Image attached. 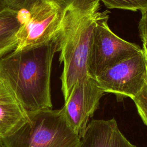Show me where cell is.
Listing matches in <instances>:
<instances>
[{"label": "cell", "mask_w": 147, "mask_h": 147, "mask_svg": "<svg viewBox=\"0 0 147 147\" xmlns=\"http://www.w3.org/2000/svg\"><path fill=\"white\" fill-rule=\"evenodd\" d=\"M28 112L0 82V140L14 133L28 119Z\"/></svg>", "instance_id": "cell-9"}, {"label": "cell", "mask_w": 147, "mask_h": 147, "mask_svg": "<svg viewBox=\"0 0 147 147\" xmlns=\"http://www.w3.org/2000/svg\"><path fill=\"white\" fill-rule=\"evenodd\" d=\"M104 94L95 79L88 76L74 84L70 95L65 100L63 109L67 121L80 138Z\"/></svg>", "instance_id": "cell-7"}, {"label": "cell", "mask_w": 147, "mask_h": 147, "mask_svg": "<svg viewBox=\"0 0 147 147\" xmlns=\"http://www.w3.org/2000/svg\"><path fill=\"white\" fill-rule=\"evenodd\" d=\"M109 9H120L141 13L147 10V0H100Z\"/></svg>", "instance_id": "cell-11"}, {"label": "cell", "mask_w": 147, "mask_h": 147, "mask_svg": "<svg viewBox=\"0 0 147 147\" xmlns=\"http://www.w3.org/2000/svg\"><path fill=\"white\" fill-rule=\"evenodd\" d=\"M6 7L18 12L22 9L30 10L37 2L41 0H3Z\"/></svg>", "instance_id": "cell-13"}, {"label": "cell", "mask_w": 147, "mask_h": 147, "mask_svg": "<svg viewBox=\"0 0 147 147\" xmlns=\"http://www.w3.org/2000/svg\"><path fill=\"white\" fill-rule=\"evenodd\" d=\"M133 100L141 118L147 126V82L142 90Z\"/></svg>", "instance_id": "cell-12"}, {"label": "cell", "mask_w": 147, "mask_h": 147, "mask_svg": "<svg viewBox=\"0 0 147 147\" xmlns=\"http://www.w3.org/2000/svg\"><path fill=\"white\" fill-rule=\"evenodd\" d=\"M142 48L144 49V50L145 51L146 55H147V45H143V47H142Z\"/></svg>", "instance_id": "cell-16"}, {"label": "cell", "mask_w": 147, "mask_h": 147, "mask_svg": "<svg viewBox=\"0 0 147 147\" xmlns=\"http://www.w3.org/2000/svg\"><path fill=\"white\" fill-rule=\"evenodd\" d=\"M28 114L18 129L1 140L5 147H80V138L68 122L63 108Z\"/></svg>", "instance_id": "cell-3"}, {"label": "cell", "mask_w": 147, "mask_h": 147, "mask_svg": "<svg viewBox=\"0 0 147 147\" xmlns=\"http://www.w3.org/2000/svg\"><path fill=\"white\" fill-rule=\"evenodd\" d=\"M71 0H41L29 10L28 19L17 33L15 50L29 48L57 38L63 17Z\"/></svg>", "instance_id": "cell-5"}, {"label": "cell", "mask_w": 147, "mask_h": 147, "mask_svg": "<svg viewBox=\"0 0 147 147\" xmlns=\"http://www.w3.org/2000/svg\"><path fill=\"white\" fill-rule=\"evenodd\" d=\"M6 8V5L3 0H0V11H2Z\"/></svg>", "instance_id": "cell-15"}, {"label": "cell", "mask_w": 147, "mask_h": 147, "mask_svg": "<svg viewBox=\"0 0 147 147\" xmlns=\"http://www.w3.org/2000/svg\"><path fill=\"white\" fill-rule=\"evenodd\" d=\"M20 26L17 12L6 7L0 11V58L16 49Z\"/></svg>", "instance_id": "cell-10"}, {"label": "cell", "mask_w": 147, "mask_h": 147, "mask_svg": "<svg viewBox=\"0 0 147 147\" xmlns=\"http://www.w3.org/2000/svg\"><path fill=\"white\" fill-rule=\"evenodd\" d=\"M99 6L100 0H71L65 9L57 37L64 100L76 83L89 76L87 60Z\"/></svg>", "instance_id": "cell-2"}, {"label": "cell", "mask_w": 147, "mask_h": 147, "mask_svg": "<svg viewBox=\"0 0 147 147\" xmlns=\"http://www.w3.org/2000/svg\"><path fill=\"white\" fill-rule=\"evenodd\" d=\"M141 14V18L139 22L140 35L143 45H147V10Z\"/></svg>", "instance_id": "cell-14"}, {"label": "cell", "mask_w": 147, "mask_h": 147, "mask_svg": "<svg viewBox=\"0 0 147 147\" xmlns=\"http://www.w3.org/2000/svg\"><path fill=\"white\" fill-rule=\"evenodd\" d=\"M105 93L110 92L122 99H133L147 82V55L142 51L109 68L95 78Z\"/></svg>", "instance_id": "cell-6"}, {"label": "cell", "mask_w": 147, "mask_h": 147, "mask_svg": "<svg viewBox=\"0 0 147 147\" xmlns=\"http://www.w3.org/2000/svg\"><path fill=\"white\" fill-rule=\"evenodd\" d=\"M0 147H5V146L3 145L2 141L0 140Z\"/></svg>", "instance_id": "cell-17"}, {"label": "cell", "mask_w": 147, "mask_h": 147, "mask_svg": "<svg viewBox=\"0 0 147 147\" xmlns=\"http://www.w3.org/2000/svg\"><path fill=\"white\" fill-rule=\"evenodd\" d=\"M58 40L13 51L0 58V82L27 112L51 109V74Z\"/></svg>", "instance_id": "cell-1"}, {"label": "cell", "mask_w": 147, "mask_h": 147, "mask_svg": "<svg viewBox=\"0 0 147 147\" xmlns=\"http://www.w3.org/2000/svg\"><path fill=\"white\" fill-rule=\"evenodd\" d=\"M108 10L99 12L93 30L87 60L89 76L95 79L105 70L142 51L138 45L119 37L110 29Z\"/></svg>", "instance_id": "cell-4"}, {"label": "cell", "mask_w": 147, "mask_h": 147, "mask_svg": "<svg viewBox=\"0 0 147 147\" xmlns=\"http://www.w3.org/2000/svg\"><path fill=\"white\" fill-rule=\"evenodd\" d=\"M80 147H137L119 130L114 118L95 119L87 125Z\"/></svg>", "instance_id": "cell-8"}]
</instances>
